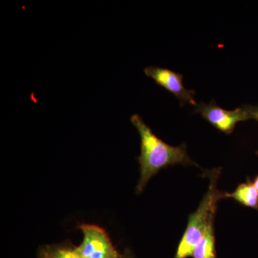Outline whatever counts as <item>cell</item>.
<instances>
[{
    "label": "cell",
    "mask_w": 258,
    "mask_h": 258,
    "mask_svg": "<svg viewBox=\"0 0 258 258\" xmlns=\"http://www.w3.org/2000/svg\"><path fill=\"white\" fill-rule=\"evenodd\" d=\"M131 122L138 131L141 139V154L137 158L140 178L136 187L138 195L143 192L149 180L161 169L178 164L199 166L189 157L186 144L174 147L166 144L153 132L139 114L132 115Z\"/></svg>",
    "instance_id": "6da1fadb"
},
{
    "label": "cell",
    "mask_w": 258,
    "mask_h": 258,
    "mask_svg": "<svg viewBox=\"0 0 258 258\" xmlns=\"http://www.w3.org/2000/svg\"><path fill=\"white\" fill-rule=\"evenodd\" d=\"M210 180L208 192L204 196L196 211L188 219L187 226L184 232L174 258L191 257L195 249L203 240L208 230L212 212L216 211L217 203L222 199V192L217 188V181L220 169L207 171Z\"/></svg>",
    "instance_id": "7a4b0ae2"
},
{
    "label": "cell",
    "mask_w": 258,
    "mask_h": 258,
    "mask_svg": "<svg viewBox=\"0 0 258 258\" xmlns=\"http://www.w3.org/2000/svg\"><path fill=\"white\" fill-rule=\"evenodd\" d=\"M82 242L76 246L75 250L79 258H120V253L112 243L108 233L96 225L82 224Z\"/></svg>",
    "instance_id": "3957f363"
},
{
    "label": "cell",
    "mask_w": 258,
    "mask_h": 258,
    "mask_svg": "<svg viewBox=\"0 0 258 258\" xmlns=\"http://www.w3.org/2000/svg\"><path fill=\"white\" fill-rule=\"evenodd\" d=\"M194 113H200L204 119L222 133H233L237 123L249 120L248 114L244 106L232 111L225 110L217 104L215 100L210 103L200 102L195 106Z\"/></svg>",
    "instance_id": "277c9868"
},
{
    "label": "cell",
    "mask_w": 258,
    "mask_h": 258,
    "mask_svg": "<svg viewBox=\"0 0 258 258\" xmlns=\"http://www.w3.org/2000/svg\"><path fill=\"white\" fill-rule=\"evenodd\" d=\"M144 73L146 76L155 81L157 85L172 93L179 100L181 107L186 104L197 106L198 104L195 99V91L186 89L183 83V76L171 70L157 66L145 68Z\"/></svg>",
    "instance_id": "5b68a950"
},
{
    "label": "cell",
    "mask_w": 258,
    "mask_h": 258,
    "mask_svg": "<svg viewBox=\"0 0 258 258\" xmlns=\"http://www.w3.org/2000/svg\"><path fill=\"white\" fill-rule=\"evenodd\" d=\"M222 198L233 199L240 205L258 211V191L249 178L246 182L238 185L232 192L222 193Z\"/></svg>",
    "instance_id": "8992f818"
},
{
    "label": "cell",
    "mask_w": 258,
    "mask_h": 258,
    "mask_svg": "<svg viewBox=\"0 0 258 258\" xmlns=\"http://www.w3.org/2000/svg\"><path fill=\"white\" fill-rule=\"evenodd\" d=\"M215 213L216 211L212 212L206 234L194 250L191 255L193 258H217L215 229H214Z\"/></svg>",
    "instance_id": "52a82bcc"
},
{
    "label": "cell",
    "mask_w": 258,
    "mask_h": 258,
    "mask_svg": "<svg viewBox=\"0 0 258 258\" xmlns=\"http://www.w3.org/2000/svg\"><path fill=\"white\" fill-rule=\"evenodd\" d=\"M75 247L76 246L68 242L46 244L39 249L38 258H79Z\"/></svg>",
    "instance_id": "ba28073f"
},
{
    "label": "cell",
    "mask_w": 258,
    "mask_h": 258,
    "mask_svg": "<svg viewBox=\"0 0 258 258\" xmlns=\"http://www.w3.org/2000/svg\"><path fill=\"white\" fill-rule=\"evenodd\" d=\"M246 111L248 114L249 119H254L258 121V105L257 106H251V105H244ZM258 155V151L257 152Z\"/></svg>",
    "instance_id": "9c48e42d"
},
{
    "label": "cell",
    "mask_w": 258,
    "mask_h": 258,
    "mask_svg": "<svg viewBox=\"0 0 258 258\" xmlns=\"http://www.w3.org/2000/svg\"><path fill=\"white\" fill-rule=\"evenodd\" d=\"M120 258H135V257L130 250L126 249L123 253L121 254Z\"/></svg>",
    "instance_id": "30bf717a"
},
{
    "label": "cell",
    "mask_w": 258,
    "mask_h": 258,
    "mask_svg": "<svg viewBox=\"0 0 258 258\" xmlns=\"http://www.w3.org/2000/svg\"><path fill=\"white\" fill-rule=\"evenodd\" d=\"M252 182H253L254 187L256 188V189H257L258 191V174L255 176V178H254V181H252Z\"/></svg>",
    "instance_id": "8fae6325"
}]
</instances>
